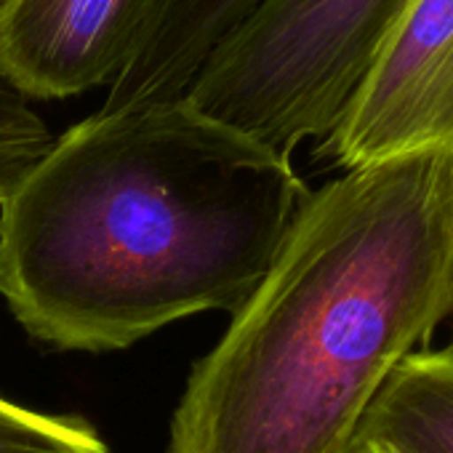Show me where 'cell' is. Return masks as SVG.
<instances>
[{
	"label": "cell",
	"mask_w": 453,
	"mask_h": 453,
	"mask_svg": "<svg viewBox=\"0 0 453 453\" xmlns=\"http://www.w3.org/2000/svg\"><path fill=\"white\" fill-rule=\"evenodd\" d=\"M310 187L291 160L187 99L99 110L0 197V296L57 349H126L235 312Z\"/></svg>",
	"instance_id": "6da1fadb"
},
{
	"label": "cell",
	"mask_w": 453,
	"mask_h": 453,
	"mask_svg": "<svg viewBox=\"0 0 453 453\" xmlns=\"http://www.w3.org/2000/svg\"><path fill=\"white\" fill-rule=\"evenodd\" d=\"M450 312L453 152L344 171L195 363L165 453H355L389 373Z\"/></svg>",
	"instance_id": "7a4b0ae2"
},
{
	"label": "cell",
	"mask_w": 453,
	"mask_h": 453,
	"mask_svg": "<svg viewBox=\"0 0 453 453\" xmlns=\"http://www.w3.org/2000/svg\"><path fill=\"white\" fill-rule=\"evenodd\" d=\"M411 0H262L208 57L187 102L291 160L326 142Z\"/></svg>",
	"instance_id": "3957f363"
},
{
	"label": "cell",
	"mask_w": 453,
	"mask_h": 453,
	"mask_svg": "<svg viewBox=\"0 0 453 453\" xmlns=\"http://www.w3.org/2000/svg\"><path fill=\"white\" fill-rule=\"evenodd\" d=\"M434 152H453V0H411L318 155L355 171Z\"/></svg>",
	"instance_id": "277c9868"
},
{
	"label": "cell",
	"mask_w": 453,
	"mask_h": 453,
	"mask_svg": "<svg viewBox=\"0 0 453 453\" xmlns=\"http://www.w3.org/2000/svg\"><path fill=\"white\" fill-rule=\"evenodd\" d=\"M152 12L155 0H0V75L30 102L112 86Z\"/></svg>",
	"instance_id": "5b68a950"
},
{
	"label": "cell",
	"mask_w": 453,
	"mask_h": 453,
	"mask_svg": "<svg viewBox=\"0 0 453 453\" xmlns=\"http://www.w3.org/2000/svg\"><path fill=\"white\" fill-rule=\"evenodd\" d=\"M262 0H155L136 57L102 110L184 99L208 57Z\"/></svg>",
	"instance_id": "8992f818"
},
{
	"label": "cell",
	"mask_w": 453,
	"mask_h": 453,
	"mask_svg": "<svg viewBox=\"0 0 453 453\" xmlns=\"http://www.w3.org/2000/svg\"><path fill=\"white\" fill-rule=\"evenodd\" d=\"M453 453V347L416 349L397 363L365 411L355 450Z\"/></svg>",
	"instance_id": "52a82bcc"
},
{
	"label": "cell",
	"mask_w": 453,
	"mask_h": 453,
	"mask_svg": "<svg viewBox=\"0 0 453 453\" xmlns=\"http://www.w3.org/2000/svg\"><path fill=\"white\" fill-rule=\"evenodd\" d=\"M0 453H110L83 416L43 413L0 397Z\"/></svg>",
	"instance_id": "ba28073f"
},
{
	"label": "cell",
	"mask_w": 453,
	"mask_h": 453,
	"mask_svg": "<svg viewBox=\"0 0 453 453\" xmlns=\"http://www.w3.org/2000/svg\"><path fill=\"white\" fill-rule=\"evenodd\" d=\"M54 142L46 120L0 75V176L17 179Z\"/></svg>",
	"instance_id": "9c48e42d"
},
{
	"label": "cell",
	"mask_w": 453,
	"mask_h": 453,
	"mask_svg": "<svg viewBox=\"0 0 453 453\" xmlns=\"http://www.w3.org/2000/svg\"><path fill=\"white\" fill-rule=\"evenodd\" d=\"M14 179H6V176H0V197H4V192L9 189V184H12Z\"/></svg>",
	"instance_id": "30bf717a"
},
{
	"label": "cell",
	"mask_w": 453,
	"mask_h": 453,
	"mask_svg": "<svg viewBox=\"0 0 453 453\" xmlns=\"http://www.w3.org/2000/svg\"><path fill=\"white\" fill-rule=\"evenodd\" d=\"M355 453H376V450H373V448H357Z\"/></svg>",
	"instance_id": "8fae6325"
},
{
	"label": "cell",
	"mask_w": 453,
	"mask_h": 453,
	"mask_svg": "<svg viewBox=\"0 0 453 453\" xmlns=\"http://www.w3.org/2000/svg\"><path fill=\"white\" fill-rule=\"evenodd\" d=\"M365 448H373V445H365ZM373 450H376V453H384V450H379V448H373Z\"/></svg>",
	"instance_id": "7c38bea8"
},
{
	"label": "cell",
	"mask_w": 453,
	"mask_h": 453,
	"mask_svg": "<svg viewBox=\"0 0 453 453\" xmlns=\"http://www.w3.org/2000/svg\"><path fill=\"white\" fill-rule=\"evenodd\" d=\"M450 318H453V312H450ZM450 347H453V336H450Z\"/></svg>",
	"instance_id": "4fadbf2b"
}]
</instances>
